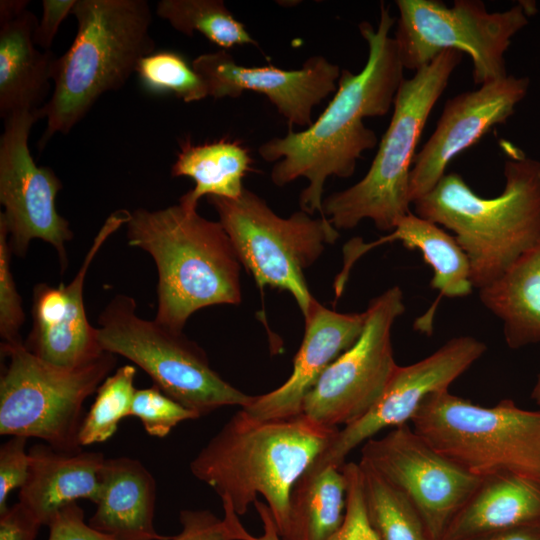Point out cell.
Masks as SVG:
<instances>
[{
	"label": "cell",
	"instance_id": "6da1fadb",
	"mask_svg": "<svg viewBox=\"0 0 540 540\" xmlns=\"http://www.w3.org/2000/svg\"><path fill=\"white\" fill-rule=\"evenodd\" d=\"M395 20L382 2L376 28L367 21L359 24L368 46L363 69L357 74L341 70L333 99L309 127L300 132L289 130L284 137H274L258 148L265 161L275 162L271 170L275 185L307 179L299 204L310 215L317 211L322 216L327 179L352 176L362 153L377 145L376 133L363 119L385 116L405 79L396 42L390 37Z\"/></svg>",
	"mask_w": 540,
	"mask_h": 540
},
{
	"label": "cell",
	"instance_id": "7a4b0ae2",
	"mask_svg": "<svg viewBox=\"0 0 540 540\" xmlns=\"http://www.w3.org/2000/svg\"><path fill=\"white\" fill-rule=\"evenodd\" d=\"M338 430L302 413L257 420L240 408L191 460L190 472L238 516L246 514L261 495L280 535L287 524L294 484Z\"/></svg>",
	"mask_w": 540,
	"mask_h": 540
},
{
	"label": "cell",
	"instance_id": "3957f363",
	"mask_svg": "<svg viewBox=\"0 0 540 540\" xmlns=\"http://www.w3.org/2000/svg\"><path fill=\"white\" fill-rule=\"evenodd\" d=\"M505 187L493 198L476 194L457 173H446L412 204L415 214L452 231L468 257L474 288L499 277L540 241V161L506 141Z\"/></svg>",
	"mask_w": 540,
	"mask_h": 540
},
{
	"label": "cell",
	"instance_id": "277c9868",
	"mask_svg": "<svg viewBox=\"0 0 540 540\" xmlns=\"http://www.w3.org/2000/svg\"><path fill=\"white\" fill-rule=\"evenodd\" d=\"M127 241L154 260L158 273L154 320L176 332L208 306L241 302L240 267L219 221L181 203L130 212Z\"/></svg>",
	"mask_w": 540,
	"mask_h": 540
},
{
	"label": "cell",
	"instance_id": "5b68a950",
	"mask_svg": "<svg viewBox=\"0 0 540 540\" xmlns=\"http://www.w3.org/2000/svg\"><path fill=\"white\" fill-rule=\"evenodd\" d=\"M72 15L75 38L57 57L53 91L40 110L47 121L40 150L55 134H68L103 94L121 89L156 47L146 0H76Z\"/></svg>",
	"mask_w": 540,
	"mask_h": 540
},
{
	"label": "cell",
	"instance_id": "8992f818",
	"mask_svg": "<svg viewBox=\"0 0 540 540\" xmlns=\"http://www.w3.org/2000/svg\"><path fill=\"white\" fill-rule=\"evenodd\" d=\"M457 50L441 52L401 83L393 114L366 175L349 188L323 200L322 216L337 230H350L370 219L381 231H392L411 212L409 178L415 149L429 114L459 65Z\"/></svg>",
	"mask_w": 540,
	"mask_h": 540
},
{
	"label": "cell",
	"instance_id": "52a82bcc",
	"mask_svg": "<svg viewBox=\"0 0 540 540\" xmlns=\"http://www.w3.org/2000/svg\"><path fill=\"white\" fill-rule=\"evenodd\" d=\"M410 423L435 451L476 478L540 481V410L510 399L482 406L444 390L428 396Z\"/></svg>",
	"mask_w": 540,
	"mask_h": 540
},
{
	"label": "cell",
	"instance_id": "ba28073f",
	"mask_svg": "<svg viewBox=\"0 0 540 540\" xmlns=\"http://www.w3.org/2000/svg\"><path fill=\"white\" fill-rule=\"evenodd\" d=\"M0 352L6 361L0 376V434L81 451L84 402L113 371L117 356L105 351L87 364L66 368L42 361L24 343H1Z\"/></svg>",
	"mask_w": 540,
	"mask_h": 540
},
{
	"label": "cell",
	"instance_id": "9c48e42d",
	"mask_svg": "<svg viewBox=\"0 0 540 540\" xmlns=\"http://www.w3.org/2000/svg\"><path fill=\"white\" fill-rule=\"evenodd\" d=\"M133 297L115 295L98 317V340L104 351L140 367L163 393L198 417L226 406L244 408L255 396L224 380L206 352L183 332L173 331L136 313Z\"/></svg>",
	"mask_w": 540,
	"mask_h": 540
},
{
	"label": "cell",
	"instance_id": "30bf717a",
	"mask_svg": "<svg viewBox=\"0 0 540 540\" xmlns=\"http://www.w3.org/2000/svg\"><path fill=\"white\" fill-rule=\"evenodd\" d=\"M236 255L260 290L289 292L305 318L315 300L304 271L334 244L339 231L325 216L313 218L303 210L278 216L254 192L244 189L236 199L208 196Z\"/></svg>",
	"mask_w": 540,
	"mask_h": 540
},
{
	"label": "cell",
	"instance_id": "8fae6325",
	"mask_svg": "<svg viewBox=\"0 0 540 540\" xmlns=\"http://www.w3.org/2000/svg\"><path fill=\"white\" fill-rule=\"evenodd\" d=\"M399 11L394 40L404 69L417 71L441 52L470 56L475 84L507 76L504 54L511 39L528 24L521 3L488 12L482 1L396 0Z\"/></svg>",
	"mask_w": 540,
	"mask_h": 540
},
{
	"label": "cell",
	"instance_id": "7c38bea8",
	"mask_svg": "<svg viewBox=\"0 0 540 540\" xmlns=\"http://www.w3.org/2000/svg\"><path fill=\"white\" fill-rule=\"evenodd\" d=\"M365 311L360 337L327 367L303 401L302 414L322 426L339 429L362 417L397 366L391 332L405 311L401 288L387 289Z\"/></svg>",
	"mask_w": 540,
	"mask_h": 540
},
{
	"label": "cell",
	"instance_id": "4fadbf2b",
	"mask_svg": "<svg viewBox=\"0 0 540 540\" xmlns=\"http://www.w3.org/2000/svg\"><path fill=\"white\" fill-rule=\"evenodd\" d=\"M41 119L37 113L17 112L4 119L0 137V222L7 230L12 255L24 257L33 239L54 247L61 271L68 265L66 242L73 232L56 210L61 180L46 166H37L28 146L30 130Z\"/></svg>",
	"mask_w": 540,
	"mask_h": 540
},
{
	"label": "cell",
	"instance_id": "5bb4252c",
	"mask_svg": "<svg viewBox=\"0 0 540 540\" xmlns=\"http://www.w3.org/2000/svg\"><path fill=\"white\" fill-rule=\"evenodd\" d=\"M359 463L413 504L434 540L442 539L482 481L435 451L409 423L363 443Z\"/></svg>",
	"mask_w": 540,
	"mask_h": 540
},
{
	"label": "cell",
	"instance_id": "9a60e30c",
	"mask_svg": "<svg viewBox=\"0 0 540 540\" xmlns=\"http://www.w3.org/2000/svg\"><path fill=\"white\" fill-rule=\"evenodd\" d=\"M486 350L477 338L459 336L413 364L397 365L374 405L362 417L339 429L316 461L342 467L351 451L380 431L410 423L428 396L448 390Z\"/></svg>",
	"mask_w": 540,
	"mask_h": 540
},
{
	"label": "cell",
	"instance_id": "2e32d148",
	"mask_svg": "<svg viewBox=\"0 0 540 540\" xmlns=\"http://www.w3.org/2000/svg\"><path fill=\"white\" fill-rule=\"evenodd\" d=\"M130 211L112 212L95 235L82 264L68 285L54 287L39 283L33 289L32 329L24 346L33 355L49 364L74 368L87 364L105 351L97 327L88 321L84 306V281L95 256L122 225Z\"/></svg>",
	"mask_w": 540,
	"mask_h": 540
},
{
	"label": "cell",
	"instance_id": "e0dca14e",
	"mask_svg": "<svg viewBox=\"0 0 540 540\" xmlns=\"http://www.w3.org/2000/svg\"><path fill=\"white\" fill-rule=\"evenodd\" d=\"M529 86L528 77L507 75L448 99L433 134L413 160L409 178L411 203L434 189L452 159L477 143L492 127L505 123L527 95Z\"/></svg>",
	"mask_w": 540,
	"mask_h": 540
},
{
	"label": "cell",
	"instance_id": "ac0fdd59",
	"mask_svg": "<svg viewBox=\"0 0 540 540\" xmlns=\"http://www.w3.org/2000/svg\"><path fill=\"white\" fill-rule=\"evenodd\" d=\"M193 69L213 98H237L245 91L265 95L290 127L312 123L313 108L337 90L341 68L323 56L308 58L300 69L273 66L246 67L236 63L226 50L199 55Z\"/></svg>",
	"mask_w": 540,
	"mask_h": 540
},
{
	"label": "cell",
	"instance_id": "d6986e66",
	"mask_svg": "<svg viewBox=\"0 0 540 540\" xmlns=\"http://www.w3.org/2000/svg\"><path fill=\"white\" fill-rule=\"evenodd\" d=\"M305 320V333L289 378L278 388L255 396L242 408L257 420L285 419L302 413L306 395L327 367L360 337L366 311L339 313L313 301Z\"/></svg>",
	"mask_w": 540,
	"mask_h": 540
},
{
	"label": "cell",
	"instance_id": "ffe728a7",
	"mask_svg": "<svg viewBox=\"0 0 540 540\" xmlns=\"http://www.w3.org/2000/svg\"><path fill=\"white\" fill-rule=\"evenodd\" d=\"M394 241H400L408 249L417 250L433 270L430 286L439 292V297L414 324L418 331L432 334L433 318L439 300L442 297H465L472 293L474 287L468 257L455 237L438 224L412 212L401 218L388 235L376 241L364 243L361 238H354L345 244L344 265L334 284L336 297L341 296L353 264L362 255L379 245Z\"/></svg>",
	"mask_w": 540,
	"mask_h": 540
},
{
	"label": "cell",
	"instance_id": "44dd1931",
	"mask_svg": "<svg viewBox=\"0 0 540 540\" xmlns=\"http://www.w3.org/2000/svg\"><path fill=\"white\" fill-rule=\"evenodd\" d=\"M28 453L29 472L18 502L41 525L48 526L58 510L79 499L97 503L106 459L103 453L64 452L46 443L34 444Z\"/></svg>",
	"mask_w": 540,
	"mask_h": 540
},
{
	"label": "cell",
	"instance_id": "7402d4cb",
	"mask_svg": "<svg viewBox=\"0 0 540 540\" xmlns=\"http://www.w3.org/2000/svg\"><path fill=\"white\" fill-rule=\"evenodd\" d=\"M156 480L141 461L106 458L96 510L88 524L114 540H168L157 532L154 514Z\"/></svg>",
	"mask_w": 540,
	"mask_h": 540
},
{
	"label": "cell",
	"instance_id": "603a6c76",
	"mask_svg": "<svg viewBox=\"0 0 540 540\" xmlns=\"http://www.w3.org/2000/svg\"><path fill=\"white\" fill-rule=\"evenodd\" d=\"M38 20L29 10L0 22V117L37 113L48 102L57 57L34 42Z\"/></svg>",
	"mask_w": 540,
	"mask_h": 540
},
{
	"label": "cell",
	"instance_id": "cb8c5ba5",
	"mask_svg": "<svg viewBox=\"0 0 540 540\" xmlns=\"http://www.w3.org/2000/svg\"><path fill=\"white\" fill-rule=\"evenodd\" d=\"M540 524V481L518 475L483 479L441 540H470Z\"/></svg>",
	"mask_w": 540,
	"mask_h": 540
},
{
	"label": "cell",
	"instance_id": "d4e9b609",
	"mask_svg": "<svg viewBox=\"0 0 540 540\" xmlns=\"http://www.w3.org/2000/svg\"><path fill=\"white\" fill-rule=\"evenodd\" d=\"M479 298L501 321L510 349L540 343V241L480 289Z\"/></svg>",
	"mask_w": 540,
	"mask_h": 540
},
{
	"label": "cell",
	"instance_id": "484cf974",
	"mask_svg": "<svg viewBox=\"0 0 540 540\" xmlns=\"http://www.w3.org/2000/svg\"><path fill=\"white\" fill-rule=\"evenodd\" d=\"M347 479L342 467L316 460L294 484L282 540H328L341 526Z\"/></svg>",
	"mask_w": 540,
	"mask_h": 540
},
{
	"label": "cell",
	"instance_id": "4316f807",
	"mask_svg": "<svg viewBox=\"0 0 540 540\" xmlns=\"http://www.w3.org/2000/svg\"><path fill=\"white\" fill-rule=\"evenodd\" d=\"M251 163L248 150L239 141L220 139L198 145L183 141L171 176L190 177L195 186L180 197L179 203L197 209L203 196L238 198L245 189L242 180Z\"/></svg>",
	"mask_w": 540,
	"mask_h": 540
},
{
	"label": "cell",
	"instance_id": "83f0119b",
	"mask_svg": "<svg viewBox=\"0 0 540 540\" xmlns=\"http://www.w3.org/2000/svg\"><path fill=\"white\" fill-rule=\"evenodd\" d=\"M156 14L176 31L192 37L199 32L223 50L258 43L222 0H161Z\"/></svg>",
	"mask_w": 540,
	"mask_h": 540
},
{
	"label": "cell",
	"instance_id": "f1b7e54d",
	"mask_svg": "<svg viewBox=\"0 0 540 540\" xmlns=\"http://www.w3.org/2000/svg\"><path fill=\"white\" fill-rule=\"evenodd\" d=\"M359 466L366 513L380 540H434L417 509L399 490Z\"/></svg>",
	"mask_w": 540,
	"mask_h": 540
},
{
	"label": "cell",
	"instance_id": "f546056e",
	"mask_svg": "<svg viewBox=\"0 0 540 540\" xmlns=\"http://www.w3.org/2000/svg\"><path fill=\"white\" fill-rule=\"evenodd\" d=\"M136 367L124 365L100 384L79 432L80 445L88 446L109 440L120 421L130 416L136 388Z\"/></svg>",
	"mask_w": 540,
	"mask_h": 540
},
{
	"label": "cell",
	"instance_id": "4dcf8cb0",
	"mask_svg": "<svg viewBox=\"0 0 540 540\" xmlns=\"http://www.w3.org/2000/svg\"><path fill=\"white\" fill-rule=\"evenodd\" d=\"M136 73L147 87L169 91L186 103L209 96L202 77L178 53L154 52L140 60Z\"/></svg>",
	"mask_w": 540,
	"mask_h": 540
},
{
	"label": "cell",
	"instance_id": "1f68e13d",
	"mask_svg": "<svg viewBox=\"0 0 540 540\" xmlns=\"http://www.w3.org/2000/svg\"><path fill=\"white\" fill-rule=\"evenodd\" d=\"M130 416L138 418L146 433L157 438L166 437L183 421L199 418L154 384L148 388L136 389Z\"/></svg>",
	"mask_w": 540,
	"mask_h": 540
},
{
	"label": "cell",
	"instance_id": "d6a6232c",
	"mask_svg": "<svg viewBox=\"0 0 540 540\" xmlns=\"http://www.w3.org/2000/svg\"><path fill=\"white\" fill-rule=\"evenodd\" d=\"M11 255L6 227L0 222V336L2 344L17 345L24 343L20 330L25 314L11 270Z\"/></svg>",
	"mask_w": 540,
	"mask_h": 540
},
{
	"label": "cell",
	"instance_id": "836d02e7",
	"mask_svg": "<svg viewBox=\"0 0 540 540\" xmlns=\"http://www.w3.org/2000/svg\"><path fill=\"white\" fill-rule=\"evenodd\" d=\"M342 470L347 479L345 515L339 529L328 540H380L366 513L359 463L345 462Z\"/></svg>",
	"mask_w": 540,
	"mask_h": 540
},
{
	"label": "cell",
	"instance_id": "e575fe53",
	"mask_svg": "<svg viewBox=\"0 0 540 540\" xmlns=\"http://www.w3.org/2000/svg\"><path fill=\"white\" fill-rule=\"evenodd\" d=\"M27 440L22 436H10L0 446V514L9 507V494L16 488L20 489L27 479L30 466Z\"/></svg>",
	"mask_w": 540,
	"mask_h": 540
},
{
	"label": "cell",
	"instance_id": "d590c367",
	"mask_svg": "<svg viewBox=\"0 0 540 540\" xmlns=\"http://www.w3.org/2000/svg\"><path fill=\"white\" fill-rule=\"evenodd\" d=\"M179 521L181 531L168 540H233L224 518L208 509H183Z\"/></svg>",
	"mask_w": 540,
	"mask_h": 540
},
{
	"label": "cell",
	"instance_id": "8d00e7d4",
	"mask_svg": "<svg viewBox=\"0 0 540 540\" xmlns=\"http://www.w3.org/2000/svg\"><path fill=\"white\" fill-rule=\"evenodd\" d=\"M47 527L48 540H114L86 523L84 511L76 502L58 510Z\"/></svg>",
	"mask_w": 540,
	"mask_h": 540
},
{
	"label": "cell",
	"instance_id": "74e56055",
	"mask_svg": "<svg viewBox=\"0 0 540 540\" xmlns=\"http://www.w3.org/2000/svg\"><path fill=\"white\" fill-rule=\"evenodd\" d=\"M76 0H43L42 17L34 31V42L43 50H50L59 26L72 14Z\"/></svg>",
	"mask_w": 540,
	"mask_h": 540
},
{
	"label": "cell",
	"instance_id": "f35d334b",
	"mask_svg": "<svg viewBox=\"0 0 540 540\" xmlns=\"http://www.w3.org/2000/svg\"><path fill=\"white\" fill-rule=\"evenodd\" d=\"M42 525L19 503L0 514V540H36Z\"/></svg>",
	"mask_w": 540,
	"mask_h": 540
},
{
	"label": "cell",
	"instance_id": "ab89813d",
	"mask_svg": "<svg viewBox=\"0 0 540 540\" xmlns=\"http://www.w3.org/2000/svg\"><path fill=\"white\" fill-rule=\"evenodd\" d=\"M253 505L262 523V534L259 536L250 534L239 521V518H236L227 522L233 540H282L266 503L257 499Z\"/></svg>",
	"mask_w": 540,
	"mask_h": 540
},
{
	"label": "cell",
	"instance_id": "60d3db41",
	"mask_svg": "<svg viewBox=\"0 0 540 540\" xmlns=\"http://www.w3.org/2000/svg\"><path fill=\"white\" fill-rule=\"evenodd\" d=\"M470 540H540V524L504 530Z\"/></svg>",
	"mask_w": 540,
	"mask_h": 540
},
{
	"label": "cell",
	"instance_id": "b9f144b4",
	"mask_svg": "<svg viewBox=\"0 0 540 540\" xmlns=\"http://www.w3.org/2000/svg\"><path fill=\"white\" fill-rule=\"evenodd\" d=\"M27 0H1L0 22L9 21L21 15L27 10Z\"/></svg>",
	"mask_w": 540,
	"mask_h": 540
},
{
	"label": "cell",
	"instance_id": "7bdbcfd3",
	"mask_svg": "<svg viewBox=\"0 0 540 540\" xmlns=\"http://www.w3.org/2000/svg\"><path fill=\"white\" fill-rule=\"evenodd\" d=\"M531 398L540 407V373L538 374L536 383L532 389Z\"/></svg>",
	"mask_w": 540,
	"mask_h": 540
}]
</instances>
